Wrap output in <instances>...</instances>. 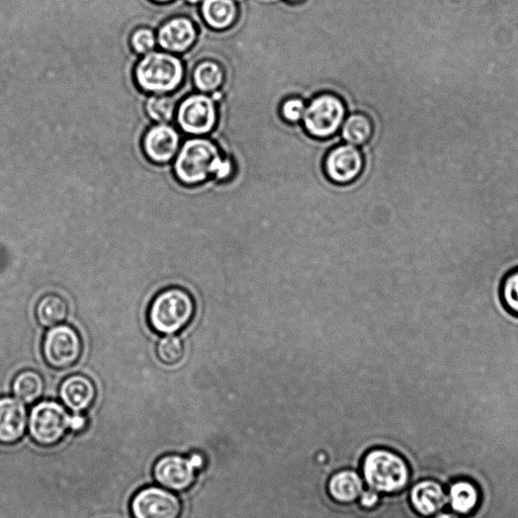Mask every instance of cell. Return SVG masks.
Segmentation results:
<instances>
[{"instance_id": "6da1fadb", "label": "cell", "mask_w": 518, "mask_h": 518, "mask_svg": "<svg viewBox=\"0 0 518 518\" xmlns=\"http://www.w3.org/2000/svg\"><path fill=\"white\" fill-rule=\"evenodd\" d=\"M174 172L177 181L187 187L205 184L210 179L229 180L234 171L231 159L225 157L218 145L209 138L188 139L175 158Z\"/></svg>"}, {"instance_id": "7a4b0ae2", "label": "cell", "mask_w": 518, "mask_h": 518, "mask_svg": "<svg viewBox=\"0 0 518 518\" xmlns=\"http://www.w3.org/2000/svg\"><path fill=\"white\" fill-rule=\"evenodd\" d=\"M134 75L142 92L169 95L182 88L186 67L183 59L176 54L152 51L137 62Z\"/></svg>"}, {"instance_id": "3957f363", "label": "cell", "mask_w": 518, "mask_h": 518, "mask_svg": "<svg viewBox=\"0 0 518 518\" xmlns=\"http://www.w3.org/2000/svg\"><path fill=\"white\" fill-rule=\"evenodd\" d=\"M196 313L193 296L185 289L171 287L161 291L151 302L148 321L151 328L164 335L186 328Z\"/></svg>"}, {"instance_id": "277c9868", "label": "cell", "mask_w": 518, "mask_h": 518, "mask_svg": "<svg viewBox=\"0 0 518 518\" xmlns=\"http://www.w3.org/2000/svg\"><path fill=\"white\" fill-rule=\"evenodd\" d=\"M365 480L372 490L383 493H398L410 482L411 473L407 461L389 450L370 452L363 463Z\"/></svg>"}, {"instance_id": "5b68a950", "label": "cell", "mask_w": 518, "mask_h": 518, "mask_svg": "<svg viewBox=\"0 0 518 518\" xmlns=\"http://www.w3.org/2000/svg\"><path fill=\"white\" fill-rule=\"evenodd\" d=\"M347 115V108L339 97L323 93L307 104L302 124L310 136L328 139L337 134Z\"/></svg>"}, {"instance_id": "8992f818", "label": "cell", "mask_w": 518, "mask_h": 518, "mask_svg": "<svg viewBox=\"0 0 518 518\" xmlns=\"http://www.w3.org/2000/svg\"><path fill=\"white\" fill-rule=\"evenodd\" d=\"M71 415L56 401H43L32 409L29 418L30 436L42 447L59 444L70 429Z\"/></svg>"}, {"instance_id": "52a82bcc", "label": "cell", "mask_w": 518, "mask_h": 518, "mask_svg": "<svg viewBox=\"0 0 518 518\" xmlns=\"http://www.w3.org/2000/svg\"><path fill=\"white\" fill-rule=\"evenodd\" d=\"M82 339L73 327L60 324L50 328L43 339L42 354L46 364L54 370H67L81 358Z\"/></svg>"}, {"instance_id": "ba28073f", "label": "cell", "mask_w": 518, "mask_h": 518, "mask_svg": "<svg viewBox=\"0 0 518 518\" xmlns=\"http://www.w3.org/2000/svg\"><path fill=\"white\" fill-rule=\"evenodd\" d=\"M176 116L185 134L196 137L210 135L218 122L217 104L207 94H192L180 103Z\"/></svg>"}, {"instance_id": "9c48e42d", "label": "cell", "mask_w": 518, "mask_h": 518, "mask_svg": "<svg viewBox=\"0 0 518 518\" xmlns=\"http://www.w3.org/2000/svg\"><path fill=\"white\" fill-rule=\"evenodd\" d=\"M203 465L204 459L199 454H194L190 458L167 455L156 462L153 474L156 482L162 487L183 492L195 483L196 471Z\"/></svg>"}, {"instance_id": "30bf717a", "label": "cell", "mask_w": 518, "mask_h": 518, "mask_svg": "<svg viewBox=\"0 0 518 518\" xmlns=\"http://www.w3.org/2000/svg\"><path fill=\"white\" fill-rule=\"evenodd\" d=\"M183 505L180 498L160 487H146L135 494L131 502L133 518H180Z\"/></svg>"}, {"instance_id": "8fae6325", "label": "cell", "mask_w": 518, "mask_h": 518, "mask_svg": "<svg viewBox=\"0 0 518 518\" xmlns=\"http://www.w3.org/2000/svg\"><path fill=\"white\" fill-rule=\"evenodd\" d=\"M364 158L361 150L351 144H339L327 153L324 169L328 179L338 185H349L362 174Z\"/></svg>"}, {"instance_id": "7c38bea8", "label": "cell", "mask_w": 518, "mask_h": 518, "mask_svg": "<svg viewBox=\"0 0 518 518\" xmlns=\"http://www.w3.org/2000/svg\"><path fill=\"white\" fill-rule=\"evenodd\" d=\"M181 143L182 136L174 126L153 125L143 135V154L152 163L167 164L176 158Z\"/></svg>"}, {"instance_id": "4fadbf2b", "label": "cell", "mask_w": 518, "mask_h": 518, "mask_svg": "<svg viewBox=\"0 0 518 518\" xmlns=\"http://www.w3.org/2000/svg\"><path fill=\"white\" fill-rule=\"evenodd\" d=\"M199 31L189 16H178L165 21L157 30V44L165 52L186 54L196 44Z\"/></svg>"}, {"instance_id": "5bb4252c", "label": "cell", "mask_w": 518, "mask_h": 518, "mask_svg": "<svg viewBox=\"0 0 518 518\" xmlns=\"http://www.w3.org/2000/svg\"><path fill=\"white\" fill-rule=\"evenodd\" d=\"M409 502L416 513L429 518L449 506V496L441 482L427 478L417 481L411 487Z\"/></svg>"}, {"instance_id": "9a60e30c", "label": "cell", "mask_w": 518, "mask_h": 518, "mask_svg": "<svg viewBox=\"0 0 518 518\" xmlns=\"http://www.w3.org/2000/svg\"><path fill=\"white\" fill-rule=\"evenodd\" d=\"M29 423L25 404L13 397L0 398V444L13 445L22 440Z\"/></svg>"}, {"instance_id": "2e32d148", "label": "cell", "mask_w": 518, "mask_h": 518, "mask_svg": "<svg viewBox=\"0 0 518 518\" xmlns=\"http://www.w3.org/2000/svg\"><path fill=\"white\" fill-rule=\"evenodd\" d=\"M62 403L74 413H82L90 409L97 398L94 381L81 374L66 378L59 389Z\"/></svg>"}, {"instance_id": "e0dca14e", "label": "cell", "mask_w": 518, "mask_h": 518, "mask_svg": "<svg viewBox=\"0 0 518 518\" xmlns=\"http://www.w3.org/2000/svg\"><path fill=\"white\" fill-rule=\"evenodd\" d=\"M449 506L453 512L466 517L473 513L481 502L478 485L467 478L453 480L447 487Z\"/></svg>"}, {"instance_id": "ac0fdd59", "label": "cell", "mask_w": 518, "mask_h": 518, "mask_svg": "<svg viewBox=\"0 0 518 518\" xmlns=\"http://www.w3.org/2000/svg\"><path fill=\"white\" fill-rule=\"evenodd\" d=\"M200 15L211 30L225 31L236 23L238 6L235 0H204Z\"/></svg>"}, {"instance_id": "d6986e66", "label": "cell", "mask_w": 518, "mask_h": 518, "mask_svg": "<svg viewBox=\"0 0 518 518\" xmlns=\"http://www.w3.org/2000/svg\"><path fill=\"white\" fill-rule=\"evenodd\" d=\"M191 81L200 93L212 95L219 91L225 82L224 68L214 59H203L194 66Z\"/></svg>"}, {"instance_id": "ffe728a7", "label": "cell", "mask_w": 518, "mask_h": 518, "mask_svg": "<svg viewBox=\"0 0 518 518\" xmlns=\"http://www.w3.org/2000/svg\"><path fill=\"white\" fill-rule=\"evenodd\" d=\"M331 497L340 503H351L358 499L364 491L362 478L354 471H341L329 482Z\"/></svg>"}, {"instance_id": "44dd1931", "label": "cell", "mask_w": 518, "mask_h": 518, "mask_svg": "<svg viewBox=\"0 0 518 518\" xmlns=\"http://www.w3.org/2000/svg\"><path fill=\"white\" fill-rule=\"evenodd\" d=\"M36 319L45 328L62 324L68 314L69 306L66 300L56 294H47L36 305Z\"/></svg>"}, {"instance_id": "7402d4cb", "label": "cell", "mask_w": 518, "mask_h": 518, "mask_svg": "<svg viewBox=\"0 0 518 518\" xmlns=\"http://www.w3.org/2000/svg\"><path fill=\"white\" fill-rule=\"evenodd\" d=\"M373 135V124L370 118L361 113H354L345 118L340 136L344 142L354 146L368 143Z\"/></svg>"}, {"instance_id": "603a6c76", "label": "cell", "mask_w": 518, "mask_h": 518, "mask_svg": "<svg viewBox=\"0 0 518 518\" xmlns=\"http://www.w3.org/2000/svg\"><path fill=\"white\" fill-rule=\"evenodd\" d=\"M44 391V379L34 370L23 371L14 379L13 393L23 403L37 402L43 396Z\"/></svg>"}, {"instance_id": "cb8c5ba5", "label": "cell", "mask_w": 518, "mask_h": 518, "mask_svg": "<svg viewBox=\"0 0 518 518\" xmlns=\"http://www.w3.org/2000/svg\"><path fill=\"white\" fill-rule=\"evenodd\" d=\"M180 95H153L146 100L144 111L157 124H168L174 120Z\"/></svg>"}, {"instance_id": "d4e9b609", "label": "cell", "mask_w": 518, "mask_h": 518, "mask_svg": "<svg viewBox=\"0 0 518 518\" xmlns=\"http://www.w3.org/2000/svg\"><path fill=\"white\" fill-rule=\"evenodd\" d=\"M156 354L164 365L175 366L185 357L184 342L175 334L165 335L157 344Z\"/></svg>"}, {"instance_id": "484cf974", "label": "cell", "mask_w": 518, "mask_h": 518, "mask_svg": "<svg viewBox=\"0 0 518 518\" xmlns=\"http://www.w3.org/2000/svg\"><path fill=\"white\" fill-rule=\"evenodd\" d=\"M500 300L504 308L518 317V269L507 273L499 288Z\"/></svg>"}, {"instance_id": "4316f807", "label": "cell", "mask_w": 518, "mask_h": 518, "mask_svg": "<svg viewBox=\"0 0 518 518\" xmlns=\"http://www.w3.org/2000/svg\"><path fill=\"white\" fill-rule=\"evenodd\" d=\"M157 46L156 33L149 27H138L130 36V47L136 55H146Z\"/></svg>"}, {"instance_id": "83f0119b", "label": "cell", "mask_w": 518, "mask_h": 518, "mask_svg": "<svg viewBox=\"0 0 518 518\" xmlns=\"http://www.w3.org/2000/svg\"><path fill=\"white\" fill-rule=\"evenodd\" d=\"M307 103L300 98H289L280 107L282 118L291 124L302 122Z\"/></svg>"}, {"instance_id": "f1b7e54d", "label": "cell", "mask_w": 518, "mask_h": 518, "mask_svg": "<svg viewBox=\"0 0 518 518\" xmlns=\"http://www.w3.org/2000/svg\"><path fill=\"white\" fill-rule=\"evenodd\" d=\"M361 505L364 508L371 509L375 508L380 502V496L375 490L363 491L361 494Z\"/></svg>"}, {"instance_id": "f546056e", "label": "cell", "mask_w": 518, "mask_h": 518, "mask_svg": "<svg viewBox=\"0 0 518 518\" xmlns=\"http://www.w3.org/2000/svg\"><path fill=\"white\" fill-rule=\"evenodd\" d=\"M86 418L81 413H75L71 415L70 429L74 431H80L85 428Z\"/></svg>"}, {"instance_id": "4dcf8cb0", "label": "cell", "mask_w": 518, "mask_h": 518, "mask_svg": "<svg viewBox=\"0 0 518 518\" xmlns=\"http://www.w3.org/2000/svg\"><path fill=\"white\" fill-rule=\"evenodd\" d=\"M431 518H464V517L455 512L442 511Z\"/></svg>"}, {"instance_id": "1f68e13d", "label": "cell", "mask_w": 518, "mask_h": 518, "mask_svg": "<svg viewBox=\"0 0 518 518\" xmlns=\"http://www.w3.org/2000/svg\"><path fill=\"white\" fill-rule=\"evenodd\" d=\"M184 2L190 6H198L201 5L204 0H184Z\"/></svg>"}, {"instance_id": "d6a6232c", "label": "cell", "mask_w": 518, "mask_h": 518, "mask_svg": "<svg viewBox=\"0 0 518 518\" xmlns=\"http://www.w3.org/2000/svg\"><path fill=\"white\" fill-rule=\"evenodd\" d=\"M151 2H153L154 4H158V5H166V4L174 3L175 0H151Z\"/></svg>"}, {"instance_id": "836d02e7", "label": "cell", "mask_w": 518, "mask_h": 518, "mask_svg": "<svg viewBox=\"0 0 518 518\" xmlns=\"http://www.w3.org/2000/svg\"><path fill=\"white\" fill-rule=\"evenodd\" d=\"M287 2L292 3V4H297V3L302 2V0H287Z\"/></svg>"}]
</instances>
